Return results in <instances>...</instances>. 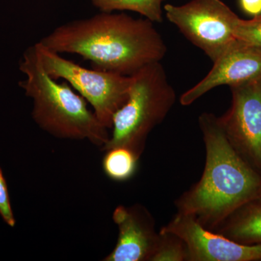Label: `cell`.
I'll return each mask as SVG.
<instances>
[{
    "label": "cell",
    "instance_id": "6da1fadb",
    "mask_svg": "<svg viewBox=\"0 0 261 261\" xmlns=\"http://www.w3.org/2000/svg\"><path fill=\"white\" fill-rule=\"evenodd\" d=\"M39 42L59 54L79 55L94 69L124 75L161 62L167 51L152 21L113 12L63 24Z\"/></svg>",
    "mask_w": 261,
    "mask_h": 261
},
{
    "label": "cell",
    "instance_id": "7a4b0ae2",
    "mask_svg": "<svg viewBox=\"0 0 261 261\" xmlns=\"http://www.w3.org/2000/svg\"><path fill=\"white\" fill-rule=\"evenodd\" d=\"M206 151L200 179L175 201L177 212L194 216L214 231L230 214L252 199L261 197V174L230 145L219 117L202 113L199 117Z\"/></svg>",
    "mask_w": 261,
    "mask_h": 261
},
{
    "label": "cell",
    "instance_id": "3957f363",
    "mask_svg": "<svg viewBox=\"0 0 261 261\" xmlns=\"http://www.w3.org/2000/svg\"><path fill=\"white\" fill-rule=\"evenodd\" d=\"M19 68L25 75L19 85L32 99V118L39 128L56 138L88 140L100 148L107 143L109 129L68 82L58 83L47 74L34 45L24 51Z\"/></svg>",
    "mask_w": 261,
    "mask_h": 261
},
{
    "label": "cell",
    "instance_id": "277c9868",
    "mask_svg": "<svg viewBox=\"0 0 261 261\" xmlns=\"http://www.w3.org/2000/svg\"><path fill=\"white\" fill-rule=\"evenodd\" d=\"M130 76L128 98L113 116L109 140L101 149L125 147L140 159L147 137L172 109L176 94L161 62L146 65Z\"/></svg>",
    "mask_w": 261,
    "mask_h": 261
},
{
    "label": "cell",
    "instance_id": "5b68a950",
    "mask_svg": "<svg viewBox=\"0 0 261 261\" xmlns=\"http://www.w3.org/2000/svg\"><path fill=\"white\" fill-rule=\"evenodd\" d=\"M34 47L47 74L68 82L93 108L103 126L111 129L113 116L128 98L132 76L84 68L39 42Z\"/></svg>",
    "mask_w": 261,
    "mask_h": 261
},
{
    "label": "cell",
    "instance_id": "8992f818",
    "mask_svg": "<svg viewBox=\"0 0 261 261\" xmlns=\"http://www.w3.org/2000/svg\"><path fill=\"white\" fill-rule=\"evenodd\" d=\"M166 18L214 62L235 40L238 15L221 0H192L185 5L166 4Z\"/></svg>",
    "mask_w": 261,
    "mask_h": 261
},
{
    "label": "cell",
    "instance_id": "52a82bcc",
    "mask_svg": "<svg viewBox=\"0 0 261 261\" xmlns=\"http://www.w3.org/2000/svg\"><path fill=\"white\" fill-rule=\"evenodd\" d=\"M230 89L231 106L220 124L233 149L261 174V80Z\"/></svg>",
    "mask_w": 261,
    "mask_h": 261
},
{
    "label": "cell",
    "instance_id": "ba28073f",
    "mask_svg": "<svg viewBox=\"0 0 261 261\" xmlns=\"http://www.w3.org/2000/svg\"><path fill=\"white\" fill-rule=\"evenodd\" d=\"M161 230L175 233L185 242L188 261H261V245L233 241L203 227L192 215L177 212Z\"/></svg>",
    "mask_w": 261,
    "mask_h": 261
},
{
    "label": "cell",
    "instance_id": "9c48e42d",
    "mask_svg": "<svg viewBox=\"0 0 261 261\" xmlns=\"http://www.w3.org/2000/svg\"><path fill=\"white\" fill-rule=\"evenodd\" d=\"M213 63L208 73L182 94L181 106H190L220 86L232 87L261 80V48L240 39H237Z\"/></svg>",
    "mask_w": 261,
    "mask_h": 261
},
{
    "label": "cell",
    "instance_id": "30bf717a",
    "mask_svg": "<svg viewBox=\"0 0 261 261\" xmlns=\"http://www.w3.org/2000/svg\"><path fill=\"white\" fill-rule=\"evenodd\" d=\"M113 220L118 228V238L113 251L104 261H151L159 241L152 214L145 206L119 205Z\"/></svg>",
    "mask_w": 261,
    "mask_h": 261
},
{
    "label": "cell",
    "instance_id": "8fae6325",
    "mask_svg": "<svg viewBox=\"0 0 261 261\" xmlns=\"http://www.w3.org/2000/svg\"><path fill=\"white\" fill-rule=\"evenodd\" d=\"M247 245H261V197L238 207L214 230Z\"/></svg>",
    "mask_w": 261,
    "mask_h": 261
},
{
    "label": "cell",
    "instance_id": "7c38bea8",
    "mask_svg": "<svg viewBox=\"0 0 261 261\" xmlns=\"http://www.w3.org/2000/svg\"><path fill=\"white\" fill-rule=\"evenodd\" d=\"M139 160L140 158L125 147L110 149L103 157V171L113 181H128L137 172Z\"/></svg>",
    "mask_w": 261,
    "mask_h": 261
},
{
    "label": "cell",
    "instance_id": "4fadbf2b",
    "mask_svg": "<svg viewBox=\"0 0 261 261\" xmlns=\"http://www.w3.org/2000/svg\"><path fill=\"white\" fill-rule=\"evenodd\" d=\"M92 5L106 13L114 11L135 12L152 23L163 21V0H91Z\"/></svg>",
    "mask_w": 261,
    "mask_h": 261
},
{
    "label": "cell",
    "instance_id": "5bb4252c",
    "mask_svg": "<svg viewBox=\"0 0 261 261\" xmlns=\"http://www.w3.org/2000/svg\"><path fill=\"white\" fill-rule=\"evenodd\" d=\"M157 249L151 261H188L186 244L179 237L160 230Z\"/></svg>",
    "mask_w": 261,
    "mask_h": 261
},
{
    "label": "cell",
    "instance_id": "9a60e30c",
    "mask_svg": "<svg viewBox=\"0 0 261 261\" xmlns=\"http://www.w3.org/2000/svg\"><path fill=\"white\" fill-rule=\"evenodd\" d=\"M236 39L261 48V15L251 20L239 18L234 28Z\"/></svg>",
    "mask_w": 261,
    "mask_h": 261
},
{
    "label": "cell",
    "instance_id": "2e32d148",
    "mask_svg": "<svg viewBox=\"0 0 261 261\" xmlns=\"http://www.w3.org/2000/svg\"><path fill=\"white\" fill-rule=\"evenodd\" d=\"M0 216L5 224L10 227H14L16 224L11 203L8 185L5 179L3 170L0 168Z\"/></svg>",
    "mask_w": 261,
    "mask_h": 261
},
{
    "label": "cell",
    "instance_id": "e0dca14e",
    "mask_svg": "<svg viewBox=\"0 0 261 261\" xmlns=\"http://www.w3.org/2000/svg\"><path fill=\"white\" fill-rule=\"evenodd\" d=\"M239 5L247 15L253 18L261 15V0H239Z\"/></svg>",
    "mask_w": 261,
    "mask_h": 261
}]
</instances>
